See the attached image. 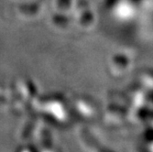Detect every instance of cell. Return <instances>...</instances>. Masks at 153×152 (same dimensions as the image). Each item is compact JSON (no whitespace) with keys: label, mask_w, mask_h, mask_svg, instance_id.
Wrapping results in <instances>:
<instances>
[]
</instances>
